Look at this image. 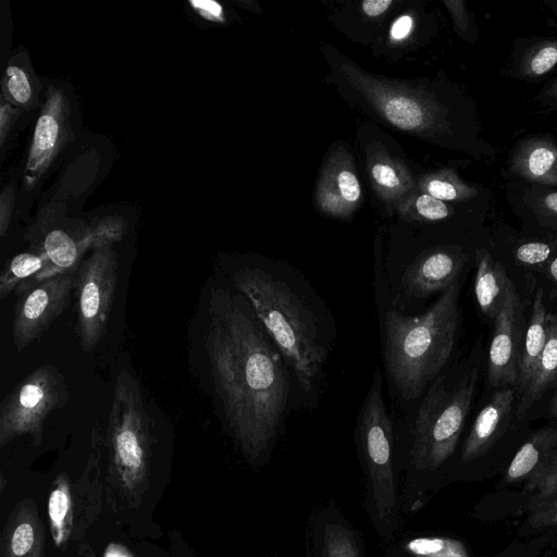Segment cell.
I'll use <instances>...</instances> for the list:
<instances>
[{"label":"cell","mask_w":557,"mask_h":557,"mask_svg":"<svg viewBox=\"0 0 557 557\" xmlns=\"http://www.w3.org/2000/svg\"><path fill=\"white\" fill-rule=\"evenodd\" d=\"M189 370L245 459L274 448L289 397L287 363L247 299L227 281L203 285L188 327Z\"/></svg>","instance_id":"1"},{"label":"cell","mask_w":557,"mask_h":557,"mask_svg":"<svg viewBox=\"0 0 557 557\" xmlns=\"http://www.w3.org/2000/svg\"><path fill=\"white\" fill-rule=\"evenodd\" d=\"M223 272L247 299L300 387L305 392L315 388L329 350L306 298L274 270L242 264Z\"/></svg>","instance_id":"2"},{"label":"cell","mask_w":557,"mask_h":557,"mask_svg":"<svg viewBox=\"0 0 557 557\" xmlns=\"http://www.w3.org/2000/svg\"><path fill=\"white\" fill-rule=\"evenodd\" d=\"M461 280L422 314L389 310L385 317V366L400 395L417 399L447 368L461 326Z\"/></svg>","instance_id":"3"},{"label":"cell","mask_w":557,"mask_h":557,"mask_svg":"<svg viewBox=\"0 0 557 557\" xmlns=\"http://www.w3.org/2000/svg\"><path fill=\"white\" fill-rule=\"evenodd\" d=\"M482 338L446 368L426 389L412 430L410 465L417 472L440 470L455 454L484 377Z\"/></svg>","instance_id":"4"},{"label":"cell","mask_w":557,"mask_h":557,"mask_svg":"<svg viewBox=\"0 0 557 557\" xmlns=\"http://www.w3.org/2000/svg\"><path fill=\"white\" fill-rule=\"evenodd\" d=\"M151 445V422L139 382L121 369L107 430L108 479L129 507L139 506L149 487Z\"/></svg>","instance_id":"5"},{"label":"cell","mask_w":557,"mask_h":557,"mask_svg":"<svg viewBox=\"0 0 557 557\" xmlns=\"http://www.w3.org/2000/svg\"><path fill=\"white\" fill-rule=\"evenodd\" d=\"M357 445L367 479V505L371 520L388 539L397 528L399 500L393 468V425L382 397V379L375 371L360 411Z\"/></svg>","instance_id":"6"},{"label":"cell","mask_w":557,"mask_h":557,"mask_svg":"<svg viewBox=\"0 0 557 557\" xmlns=\"http://www.w3.org/2000/svg\"><path fill=\"white\" fill-rule=\"evenodd\" d=\"M518 388L506 386L483 392L458 454L461 470L485 475L508 465L530 429L516 417Z\"/></svg>","instance_id":"7"},{"label":"cell","mask_w":557,"mask_h":557,"mask_svg":"<svg viewBox=\"0 0 557 557\" xmlns=\"http://www.w3.org/2000/svg\"><path fill=\"white\" fill-rule=\"evenodd\" d=\"M69 398L57 367L46 363L36 368L0 404V447L25 434L32 436L34 445H40L47 418Z\"/></svg>","instance_id":"8"},{"label":"cell","mask_w":557,"mask_h":557,"mask_svg":"<svg viewBox=\"0 0 557 557\" xmlns=\"http://www.w3.org/2000/svg\"><path fill=\"white\" fill-rule=\"evenodd\" d=\"M92 450L82 474L73 481L60 473L48 497V521L55 546L65 550L84 536L101 508L100 435L92 431Z\"/></svg>","instance_id":"9"},{"label":"cell","mask_w":557,"mask_h":557,"mask_svg":"<svg viewBox=\"0 0 557 557\" xmlns=\"http://www.w3.org/2000/svg\"><path fill=\"white\" fill-rule=\"evenodd\" d=\"M117 283V253L112 245L94 249L75 271V333L83 351H91L107 333Z\"/></svg>","instance_id":"10"},{"label":"cell","mask_w":557,"mask_h":557,"mask_svg":"<svg viewBox=\"0 0 557 557\" xmlns=\"http://www.w3.org/2000/svg\"><path fill=\"white\" fill-rule=\"evenodd\" d=\"M530 300L522 298L515 283L492 327L485 349L483 392L519 383V358Z\"/></svg>","instance_id":"11"},{"label":"cell","mask_w":557,"mask_h":557,"mask_svg":"<svg viewBox=\"0 0 557 557\" xmlns=\"http://www.w3.org/2000/svg\"><path fill=\"white\" fill-rule=\"evenodd\" d=\"M75 272L52 276L16 294L13 308V347L21 352L37 341L65 311L74 292Z\"/></svg>","instance_id":"12"},{"label":"cell","mask_w":557,"mask_h":557,"mask_svg":"<svg viewBox=\"0 0 557 557\" xmlns=\"http://www.w3.org/2000/svg\"><path fill=\"white\" fill-rule=\"evenodd\" d=\"M487 248L504 265L522 298L530 300L546 264L557 252V238L528 230H490Z\"/></svg>","instance_id":"13"},{"label":"cell","mask_w":557,"mask_h":557,"mask_svg":"<svg viewBox=\"0 0 557 557\" xmlns=\"http://www.w3.org/2000/svg\"><path fill=\"white\" fill-rule=\"evenodd\" d=\"M504 481L523 484L533 497H544L557 487V424L529 430L506 466Z\"/></svg>","instance_id":"14"},{"label":"cell","mask_w":557,"mask_h":557,"mask_svg":"<svg viewBox=\"0 0 557 557\" xmlns=\"http://www.w3.org/2000/svg\"><path fill=\"white\" fill-rule=\"evenodd\" d=\"M474 258V250L451 244L420 256L403 273L401 284L407 293L424 298L443 293L461 280L465 269Z\"/></svg>","instance_id":"15"},{"label":"cell","mask_w":557,"mask_h":557,"mask_svg":"<svg viewBox=\"0 0 557 557\" xmlns=\"http://www.w3.org/2000/svg\"><path fill=\"white\" fill-rule=\"evenodd\" d=\"M70 108L62 91L50 87L34 132L26 163V185L32 187L69 140Z\"/></svg>","instance_id":"16"},{"label":"cell","mask_w":557,"mask_h":557,"mask_svg":"<svg viewBox=\"0 0 557 557\" xmlns=\"http://www.w3.org/2000/svg\"><path fill=\"white\" fill-rule=\"evenodd\" d=\"M557 388V308H549L548 333L545 347L533 370L531 379L518 398L516 417L518 423L529 424L543 418L546 405Z\"/></svg>","instance_id":"17"},{"label":"cell","mask_w":557,"mask_h":557,"mask_svg":"<svg viewBox=\"0 0 557 557\" xmlns=\"http://www.w3.org/2000/svg\"><path fill=\"white\" fill-rule=\"evenodd\" d=\"M511 180L557 189V140L548 135H529L509 152Z\"/></svg>","instance_id":"18"},{"label":"cell","mask_w":557,"mask_h":557,"mask_svg":"<svg viewBox=\"0 0 557 557\" xmlns=\"http://www.w3.org/2000/svg\"><path fill=\"white\" fill-rule=\"evenodd\" d=\"M46 533L36 503L20 500L2 530L0 557H45Z\"/></svg>","instance_id":"19"},{"label":"cell","mask_w":557,"mask_h":557,"mask_svg":"<svg viewBox=\"0 0 557 557\" xmlns=\"http://www.w3.org/2000/svg\"><path fill=\"white\" fill-rule=\"evenodd\" d=\"M473 295L484 323L492 326L513 283L487 246L474 250Z\"/></svg>","instance_id":"20"},{"label":"cell","mask_w":557,"mask_h":557,"mask_svg":"<svg viewBox=\"0 0 557 557\" xmlns=\"http://www.w3.org/2000/svg\"><path fill=\"white\" fill-rule=\"evenodd\" d=\"M510 183L513 211L527 230L557 238V189L516 180Z\"/></svg>","instance_id":"21"},{"label":"cell","mask_w":557,"mask_h":557,"mask_svg":"<svg viewBox=\"0 0 557 557\" xmlns=\"http://www.w3.org/2000/svg\"><path fill=\"white\" fill-rule=\"evenodd\" d=\"M557 65V38L521 37L513 45L507 75L529 83H539Z\"/></svg>","instance_id":"22"},{"label":"cell","mask_w":557,"mask_h":557,"mask_svg":"<svg viewBox=\"0 0 557 557\" xmlns=\"http://www.w3.org/2000/svg\"><path fill=\"white\" fill-rule=\"evenodd\" d=\"M311 557H364L352 527L335 510L321 511L312 529Z\"/></svg>","instance_id":"23"},{"label":"cell","mask_w":557,"mask_h":557,"mask_svg":"<svg viewBox=\"0 0 557 557\" xmlns=\"http://www.w3.org/2000/svg\"><path fill=\"white\" fill-rule=\"evenodd\" d=\"M548 313L549 307L545 300L544 290L540 285H536L530 298L520 349L518 398L525 389L545 347L548 333Z\"/></svg>","instance_id":"24"},{"label":"cell","mask_w":557,"mask_h":557,"mask_svg":"<svg viewBox=\"0 0 557 557\" xmlns=\"http://www.w3.org/2000/svg\"><path fill=\"white\" fill-rule=\"evenodd\" d=\"M318 191L321 209L336 216L349 214L361 196L355 172L345 164L332 166L322 177Z\"/></svg>","instance_id":"25"},{"label":"cell","mask_w":557,"mask_h":557,"mask_svg":"<svg viewBox=\"0 0 557 557\" xmlns=\"http://www.w3.org/2000/svg\"><path fill=\"white\" fill-rule=\"evenodd\" d=\"M389 557H470L465 543L450 536L419 535L401 540Z\"/></svg>","instance_id":"26"},{"label":"cell","mask_w":557,"mask_h":557,"mask_svg":"<svg viewBox=\"0 0 557 557\" xmlns=\"http://www.w3.org/2000/svg\"><path fill=\"white\" fill-rule=\"evenodd\" d=\"M46 259L37 251L15 255L0 272V300H4L24 284L40 274Z\"/></svg>","instance_id":"27"},{"label":"cell","mask_w":557,"mask_h":557,"mask_svg":"<svg viewBox=\"0 0 557 557\" xmlns=\"http://www.w3.org/2000/svg\"><path fill=\"white\" fill-rule=\"evenodd\" d=\"M2 87V97L12 106L26 109L35 103L37 97L35 76L26 63L20 61V57H15L8 63Z\"/></svg>","instance_id":"28"},{"label":"cell","mask_w":557,"mask_h":557,"mask_svg":"<svg viewBox=\"0 0 557 557\" xmlns=\"http://www.w3.org/2000/svg\"><path fill=\"white\" fill-rule=\"evenodd\" d=\"M425 194L449 202L479 201L481 194L488 190H481L478 186L462 181L450 170H443L429 175L424 181Z\"/></svg>","instance_id":"29"},{"label":"cell","mask_w":557,"mask_h":557,"mask_svg":"<svg viewBox=\"0 0 557 557\" xmlns=\"http://www.w3.org/2000/svg\"><path fill=\"white\" fill-rule=\"evenodd\" d=\"M370 176L385 196H395L408 186L403 169L387 158H376L371 162Z\"/></svg>","instance_id":"30"},{"label":"cell","mask_w":557,"mask_h":557,"mask_svg":"<svg viewBox=\"0 0 557 557\" xmlns=\"http://www.w3.org/2000/svg\"><path fill=\"white\" fill-rule=\"evenodd\" d=\"M528 522L533 528L557 525V487L544 497H532Z\"/></svg>","instance_id":"31"},{"label":"cell","mask_w":557,"mask_h":557,"mask_svg":"<svg viewBox=\"0 0 557 557\" xmlns=\"http://www.w3.org/2000/svg\"><path fill=\"white\" fill-rule=\"evenodd\" d=\"M449 11L455 29L458 35L470 44L479 40V29L471 11L462 0L445 1Z\"/></svg>","instance_id":"32"},{"label":"cell","mask_w":557,"mask_h":557,"mask_svg":"<svg viewBox=\"0 0 557 557\" xmlns=\"http://www.w3.org/2000/svg\"><path fill=\"white\" fill-rule=\"evenodd\" d=\"M418 216L426 221H444L454 214V208L429 194H421L414 202Z\"/></svg>","instance_id":"33"},{"label":"cell","mask_w":557,"mask_h":557,"mask_svg":"<svg viewBox=\"0 0 557 557\" xmlns=\"http://www.w3.org/2000/svg\"><path fill=\"white\" fill-rule=\"evenodd\" d=\"M545 300L549 308H557V252L548 261L540 280Z\"/></svg>","instance_id":"34"},{"label":"cell","mask_w":557,"mask_h":557,"mask_svg":"<svg viewBox=\"0 0 557 557\" xmlns=\"http://www.w3.org/2000/svg\"><path fill=\"white\" fill-rule=\"evenodd\" d=\"M533 100L545 111H557V73L545 83Z\"/></svg>","instance_id":"35"},{"label":"cell","mask_w":557,"mask_h":557,"mask_svg":"<svg viewBox=\"0 0 557 557\" xmlns=\"http://www.w3.org/2000/svg\"><path fill=\"white\" fill-rule=\"evenodd\" d=\"M189 3L203 18L213 22L224 21L223 10L220 3L212 0H193L189 1Z\"/></svg>","instance_id":"36"},{"label":"cell","mask_w":557,"mask_h":557,"mask_svg":"<svg viewBox=\"0 0 557 557\" xmlns=\"http://www.w3.org/2000/svg\"><path fill=\"white\" fill-rule=\"evenodd\" d=\"M14 202V191L12 187H5L0 197V235L5 236L11 222V215Z\"/></svg>","instance_id":"37"},{"label":"cell","mask_w":557,"mask_h":557,"mask_svg":"<svg viewBox=\"0 0 557 557\" xmlns=\"http://www.w3.org/2000/svg\"><path fill=\"white\" fill-rule=\"evenodd\" d=\"M15 110L13 106L2 97L0 109V139L3 145L10 127L14 121Z\"/></svg>","instance_id":"38"},{"label":"cell","mask_w":557,"mask_h":557,"mask_svg":"<svg viewBox=\"0 0 557 557\" xmlns=\"http://www.w3.org/2000/svg\"><path fill=\"white\" fill-rule=\"evenodd\" d=\"M412 29V18L409 15H403L396 20L391 28V36L394 40L405 39Z\"/></svg>","instance_id":"39"},{"label":"cell","mask_w":557,"mask_h":557,"mask_svg":"<svg viewBox=\"0 0 557 557\" xmlns=\"http://www.w3.org/2000/svg\"><path fill=\"white\" fill-rule=\"evenodd\" d=\"M393 3L391 0H366L362 2V11L368 16H379L385 12Z\"/></svg>","instance_id":"40"},{"label":"cell","mask_w":557,"mask_h":557,"mask_svg":"<svg viewBox=\"0 0 557 557\" xmlns=\"http://www.w3.org/2000/svg\"><path fill=\"white\" fill-rule=\"evenodd\" d=\"M543 418L552 423H557V388L546 405Z\"/></svg>","instance_id":"41"},{"label":"cell","mask_w":557,"mask_h":557,"mask_svg":"<svg viewBox=\"0 0 557 557\" xmlns=\"http://www.w3.org/2000/svg\"><path fill=\"white\" fill-rule=\"evenodd\" d=\"M544 4H546L553 14L557 16V0H545Z\"/></svg>","instance_id":"42"},{"label":"cell","mask_w":557,"mask_h":557,"mask_svg":"<svg viewBox=\"0 0 557 557\" xmlns=\"http://www.w3.org/2000/svg\"><path fill=\"white\" fill-rule=\"evenodd\" d=\"M0 481H1V484H0V493H2L3 488H4V475H3V472H1V478H0Z\"/></svg>","instance_id":"43"}]
</instances>
